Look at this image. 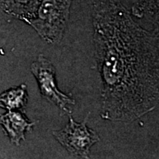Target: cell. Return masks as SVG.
Segmentation results:
<instances>
[{"instance_id":"4","label":"cell","mask_w":159,"mask_h":159,"mask_svg":"<svg viewBox=\"0 0 159 159\" xmlns=\"http://www.w3.org/2000/svg\"><path fill=\"white\" fill-rule=\"evenodd\" d=\"M67 6L60 0H43L39 9V19L32 21V25L50 41L61 39L66 25Z\"/></svg>"},{"instance_id":"6","label":"cell","mask_w":159,"mask_h":159,"mask_svg":"<svg viewBox=\"0 0 159 159\" xmlns=\"http://www.w3.org/2000/svg\"><path fill=\"white\" fill-rule=\"evenodd\" d=\"M27 102L25 85L10 89L0 94V107L9 111H24Z\"/></svg>"},{"instance_id":"7","label":"cell","mask_w":159,"mask_h":159,"mask_svg":"<svg viewBox=\"0 0 159 159\" xmlns=\"http://www.w3.org/2000/svg\"><path fill=\"white\" fill-rule=\"evenodd\" d=\"M28 1L29 0H5L2 4L5 5L6 3H13L16 5H25L28 2Z\"/></svg>"},{"instance_id":"1","label":"cell","mask_w":159,"mask_h":159,"mask_svg":"<svg viewBox=\"0 0 159 159\" xmlns=\"http://www.w3.org/2000/svg\"><path fill=\"white\" fill-rule=\"evenodd\" d=\"M97 61L102 79L100 116L131 122L158 105V47H144L139 28L118 0H94Z\"/></svg>"},{"instance_id":"3","label":"cell","mask_w":159,"mask_h":159,"mask_svg":"<svg viewBox=\"0 0 159 159\" xmlns=\"http://www.w3.org/2000/svg\"><path fill=\"white\" fill-rule=\"evenodd\" d=\"M31 71L37 80L43 98L56 105L62 111V115L70 113L69 105H75V101L57 88L55 81V69L52 63L43 55H40L37 61L32 63Z\"/></svg>"},{"instance_id":"5","label":"cell","mask_w":159,"mask_h":159,"mask_svg":"<svg viewBox=\"0 0 159 159\" xmlns=\"http://www.w3.org/2000/svg\"><path fill=\"white\" fill-rule=\"evenodd\" d=\"M30 122L21 111H11L0 115V125L13 144L19 145L21 140L25 139V132L30 130L35 125Z\"/></svg>"},{"instance_id":"2","label":"cell","mask_w":159,"mask_h":159,"mask_svg":"<svg viewBox=\"0 0 159 159\" xmlns=\"http://www.w3.org/2000/svg\"><path fill=\"white\" fill-rule=\"evenodd\" d=\"M88 114L82 122L77 123L69 115V122L64 128L54 131L55 139L71 155L89 158L91 147L99 141V136L95 131L87 127Z\"/></svg>"}]
</instances>
